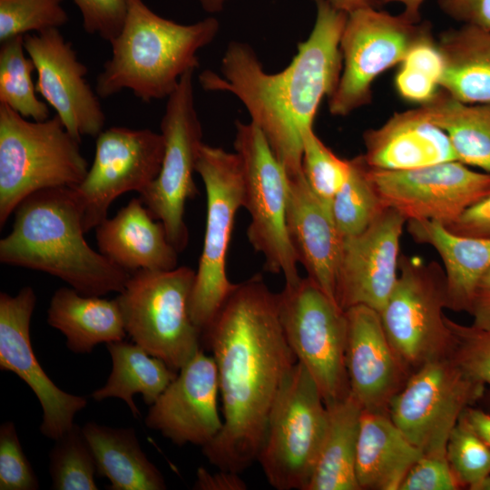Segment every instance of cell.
I'll return each instance as SVG.
<instances>
[{"mask_svg": "<svg viewBox=\"0 0 490 490\" xmlns=\"http://www.w3.org/2000/svg\"><path fill=\"white\" fill-rule=\"evenodd\" d=\"M25 54L23 35L1 42L0 103L25 118L44 121L49 118V108L36 95L32 78L34 65Z\"/></svg>", "mask_w": 490, "mask_h": 490, "instance_id": "33", "label": "cell"}, {"mask_svg": "<svg viewBox=\"0 0 490 490\" xmlns=\"http://www.w3.org/2000/svg\"><path fill=\"white\" fill-rule=\"evenodd\" d=\"M444 69L439 87L466 103H490V32L463 24L437 41Z\"/></svg>", "mask_w": 490, "mask_h": 490, "instance_id": "29", "label": "cell"}, {"mask_svg": "<svg viewBox=\"0 0 490 490\" xmlns=\"http://www.w3.org/2000/svg\"><path fill=\"white\" fill-rule=\"evenodd\" d=\"M328 407V426L307 490H359L356 454L360 404L349 394Z\"/></svg>", "mask_w": 490, "mask_h": 490, "instance_id": "30", "label": "cell"}, {"mask_svg": "<svg viewBox=\"0 0 490 490\" xmlns=\"http://www.w3.org/2000/svg\"><path fill=\"white\" fill-rule=\"evenodd\" d=\"M420 107L446 132L457 161L490 173V103H463L440 89Z\"/></svg>", "mask_w": 490, "mask_h": 490, "instance_id": "32", "label": "cell"}, {"mask_svg": "<svg viewBox=\"0 0 490 490\" xmlns=\"http://www.w3.org/2000/svg\"><path fill=\"white\" fill-rule=\"evenodd\" d=\"M445 309L444 268L437 261L401 253L397 282L379 315L390 344L410 374L450 356L453 336Z\"/></svg>", "mask_w": 490, "mask_h": 490, "instance_id": "8", "label": "cell"}, {"mask_svg": "<svg viewBox=\"0 0 490 490\" xmlns=\"http://www.w3.org/2000/svg\"><path fill=\"white\" fill-rule=\"evenodd\" d=\"M314 2L313 28L280 72H266L248 44L233 41L220 74L206 70L200 75L206 91L230 93L244 104L289 177L303 173V136L313 128L322 100L335 92L342 70L339 44L348 15L326 0Z\"/></svg>", "mask_w": 490, "mask_h": 490, "instance_id": "2", "label": "cell"}, {"mask_svg": "<svg viewBox=\"0 0 490 490\" xmlns=\"http://www.w3.org/2000/svg\"><path fill=\"white\" fill-rule=\"evenodd\" d=\"M468 314L473 317L474 327L490 330V269L475 289Z\"/></svg>", "mask_w": 490, "mask_h": 490, "instance_id": "48", "label": "cell"}, {"mask_svg": "<svg viewBox=\"0 0 490 490\" xmlns=\"http://www.w3.org/2000/svg\"><path fill=\"white\" fill-rule=\"evenodd\" d=\"M445 227L460 236L490 239V194L468 207L456 221Z\"/></svg>", "mask_w": 490, "mask_h": 490, "instance_id": "46", "label": "cell"}, {"mask_svg": "<svg viewBox=\"0 0 490 490\" xmlns=\"http://www.w3.org/2000/svg\"><path fill=\"white\" fill-rule=\"evenodd\" d=\"M287 183L286 224L298 262L303 265L307 277L337 303L344 238L303 173L287 175Z\"/></svg>", "mask_w": 490, "mask_h": 490, "instance_id": "22", "label": "cell"}, {"mask_svg": "<svg viewBox=\"0 0 490 490\" xmlns=\"http://www.w3.org/2000/svg\"><path fill=\"white\" fill-rule=\"evenodd\" d=\"M93 162L72 187L87 232L107 217L112 202L127 191L142 192L157 177L163 154L162 133L113 126L96 137Z\"/></svg>", "mask_w": 490, "mask_h": 490, "instance_id": "15", "label": "cell"}, {"mask_svg": "<svg viewBox=\"0 0 490 490\" xmlns=\"http://www.w3.org/2000/svg\"><path fill=\"white\" fill-rule=\"evenodd\" d=\"M406 228L414 241L431 246L441 258L447 309L468 313L475 289L490 269V239L460 236L428 220H407Z\"/></svg>", "mask_w": 490, "mask_h": 490, "instance_id": "25", "label": "cell"}, {"mask_svg": "<svg viewBox=\"0 0 490 490\" xmlns=\"http://www.w3.org/2000/svg\"><path fill=\"white\" fill-rule=\"evenodd\" d=\"M450 18L490 32V0H438Z\"/></svg>", "mask_w": 490, "mask_h": 490, "instance_id": "45", "label": "cell"}, {"mask_svg": "<svg viewBox=\"0 0 490 490\" xmlns=\"http://www.w3.org/2000/svg\"><path fill=\"white\" fill-rule=\"evenodd\" d=\"M406 223L398 211L385 207L363 232L344 238L336 288L343 310L358 305L382 310L398 277Z\"/></svg>", "mask_w": 490, "mask_h": 490, "instance_id": "18", "label": "cell"}, {"mask_svg": "<svg viewBox=\"0 0 490 490\" xmlns=\"http://www.w3.org/2000/svg\"><path fill=\"white\" fill-rule=\"evenodd\" d=\"M35 303V293L28 286L15 296L0 293V368L14 372L31 387L43 408L40 431L56 440L74 425L75 414L87 400L60 389L36 359L30 339Z\"/></svg>", "mask_w": 490, "mask_h": 490, "instance_id": "19", "label": "cell"}, {"mask_svg": "<svg viewBox=\"0 0 490 490\" xmlns=\"http://www.w3.org/2000/svg\"><path fill=\"white\" fill-rule=\"evenodd\" d=\"M83 435L95 459L97 475L110 481V490H164L160 470L142 451L132 427H110L88 422Z\"/></svg>", "mask_w": 490, "mask_h": 490, "instance_id": "28", "label": "cell"}, {"mask_svg": "<svg viewBox=\"0 0 490 490\" xmlns=\"http://www.w3.org/2000/svg\"><path fill=\"white\" fill-rule=\"evenodd\" d=\"M62 0H0V42L65 24Z\"/></svg>", "mask_w": 490, "mask_h": 490, "instance_id": "38", "label": "cell"}, {"mask_svg": "<svg viewBox=\"0 0 490 490\" xmlns=\"http://www.w3.org/2000/svg\"><path fill=\"white\" fill-rule=\"evenodd\" d=\"M301 162L309 187L331 214L333 198L350 174L351 159L336 155L312 128L303 136Z\"/></svg>", "mask_w": 490, "mask_h": 490, "instance_id": "36", "label": "cell"}, {"mask_svg": "<svg viewBox=\"0 0 490 490\" xmlns=\"http://www.w3.org/2000/svg\"><path fill=\"white\" fill-rule=\"evenodd\" d=\"M462 416L475 434L490 447V415L472 406L464 411Z\"/></svg>", "mask_w": 490, "mask_h": 490, "instance_id": "49", "label": "cell"}, {"mask_svg": "<svg viewBox=\"0 0 490 490\" xmlns=\"http://www.w3.org/2000/svg\"><path fill=\"white\" fill-rule=\"evenodd\" d=\"M431 30L428 22L415 23L368 6L347 15L340 38L342 70L338 83L328 98L329 113L347 116L372 98L377 76L400 64L410 47Z\"/></svg>", "mask_w": 490, "mask_h": 490, "instance_id": "13", "label": "cell"}, {"mask_svg": "<svg viewBox=\"0 0 490 490\" xmlns=\"http://www.w3.org/2000/svg\"><path fill=\"white\" fill-rule=\"evenodd\" d=\"M345 313L349 394L363 410L388 415L391 400L411 374L390 344L379 312L358 305Z\"/></svg>", "mask_w": 490, "mask_h": 490, "instance_id": "21", "label": "cell"}, {"mask_svg": "<svg viewBox=\"0 0 490 490\" xmlns=\"http://www.w3.org/2000/svg\"><path fill=\"white\" fill-rule=\"evenodd\" d=\"M195 274L187 266L140 270L115 298L132 341L177 372L201 349V332L190 313Z\"/></svg>", "mask_w": 490, "mask_h": 490, "instance_id": "6", "label": "cell"}, {"mask_svg": "<svg viewBox=\"0 0 490 490\" xmlns=\"http://www.w3.org/2000/svg\"><path fill=\"white\" fill-rule=\"evenodd\" d=\"M383 5L397 3L403 6L402 14L409 20L420 22V10L426 0H377Z\"/></svg>", "mask_w": 490, "mask_h": 490, "instance_id": "50", "label": "cell"}, {"mask_svg": "<svg viewBox=\"0 0 490 490\" xmlns=\"http://www.w3.org/2000/svg\"><path fill=\"white\" fill-rule=\"evenodd\" d=\"M95 229L99 251L130 274L178 267L179 251L170 242L162 221L152 217L139 197Z\"/></svg>", "mask_w": 490, "mask_h": 490, "instance_id": "24", "label": "cell"}, {"mask_svg": "<svg viewBox=\"0 0 490 490\" xmlns=\"http://www.w3.org/2000/svg\"><path fill=\"white\" fill-rule=\"evenodd\" d=\"M446 456L461 489L476 490L490 476V447L462 415L449 435Z\"/></svg>", "mask_w": 490, "mask_h": 490, "instance_id": "37", "label": "cell"}, {"mask_svg": "<svg viewBox=\"0 0 490 490\" xmlns=\"http://www.w3.org/2000/svg\"><path fill=\"white\" fill-rule=\"evenodd\" d=\"M27 55L37 74L36 92L54 108L68 132L81 142L97 137L105 114L86 80L87 67L58 28L24 35Z\"/></svg>", "mask_w": 490, "mask_h": 490, "instance_id": "17", "label": "cell"}, {"mask_svg": "<svg viewBox=\"0 0 490 490\" xmlns=\"http://www.w3.org/2000/svg\"><path fill=\"white\" fill-rule=\"evenodd\" d=\"M39 482L24 455L15 424L0 426V490H36Z\"/></svg>", "mask_w": 490, "mask_h": 490, "instance_id": "40", "label": "cell"}, {"mask_svg": "<svg viewBox=\"0 0 490 490\" xmlns=\"http://www.w3.org/2000/svg\"><path fill=\"white\" fill-rule=\"evenodd\" d=\"M453 346L450 358L471 378L490 388V330L456 322L446 316Z\"/></svg>", "mask_w": 490, "mask_h": 490, "instance_id": "39", "label": "cell"}, {"mask_svg": "<svg viewBox=\"0 0 490 490\" xmlns=\"http://www.w3.org/2000/svg\"><path fill=\"white\" fill-rule=\"evenodd\" d=\"M485 387L450 357L432 360L410 375L391 400L388 416L423 454L446 455L452 429Z\"/></svg>", "mask_w": 490, "mask_h": 490, "instance_id": "14", "label": "cell"}, {"mask_svg": "<svg viewBox=\"0 0 490 490\" xmlns=\"http://www.w3.org/2000/svg\"><path fill=\"white\" fill-rule=\"evenodd\" d=\"M384 208L362 155L351 159L350 174L331 203V216L342 237L363 232Z\"/></svg>", "mask_w": 490, "mask_h": 490, "instance_id": "34", "label": "cell"}, {"mask_svg": "<svg viewBox=\"0 0 490 490\" xmlns=\"http://www.w3.org/2000/svg\"><path fill=\"white\" fill-rule=\"evenodd\" d=\"M12 231L0 240V261L55 276L85 296L120 293L130 273L86 242L72 187L36 191L15 210Z\"/></svg>", "mask_w": 490, "mask_h": 490, "instance_id": "3", "label": "cell"}, {"mask_svg": "<svg viewBox=\"0 0 490 490\" xmlns=\"http://www.w3.org/2000/svg\"><path fill=\"white\" fill-rule=\"evenodd\" d=\"M47 322L65 336L67 348L79 354L90 353L101 343L123 340L127 334L116 299L85 296L71 287L54 293Z\"/></svg>", "mask_w": 490, "mask_h": 490, "instance_id": "27", "label": "cell"}, {"mask_svg": "<svg viewBox=\"0 0 490 490\" xmlns=\"http://www.w3.org/2000/svg\"><path fill=\"white\" fill-rule=\"evenodd\" d=\"M476 490H490V476L484 480L476 488Z\"/></svg>", "mask_w": 490, "mask_h": 490, "instance_id": "53", "label": "cell"}, {"mask_svg": "<svg viewBox=\"0 0 490 490\" xmlns=\"http://www.w3.org/2000/svg\"><path fill=\"white\" fill-rule=\"evenodd\" d=\"M228 0H198L202 8L208 13H219Z\"/></svg>", "mask_w": 490, "mask_h": 490, "instance_id": "52", "label": "cell"}, {"mask_svg": "<svg viewBox=\"0 0 490 490\" xmlns=\"http://www.w3.org/2000/svg\"><path fill=\"white\" fill-rule=\"evenodd\" d=\"M78 7L83 27L111 42L120 33L125 20L128 0H73Z\"/></svg>", "mask_w": 490, "mask_h": 490, "instance_id": "41", "label": "cell"}, {"mask_svg": "<svg viewBox=\"0 0 490 490\" xmlns=\"http://www.w3.org/2000/svg\"><path fill=\"white\" fill-rule=\"evenodd\" d=\"M395 87L401 98L420 105L431 101L438 93V83L428 74L400 65L396 74Z\"/></svg>", "mask_w": 490, "mask_h": 490, "instance_id": "43", "label": "cell"}, {"mask_svg": "<svg viewBox=\"0 0 490 490\" xmlns=\"http://www.w3.org/2000/svg\"><path fill=\"white\" fill-rule=\"evenodd\" d=\"M400 65L419 70L434 78L439 84L444 61L437 41L434 40L431 30L410 47Z\"/></svg>", "mask_w": 490, "mask_h": 490, "instance_id": "44", "label": "cell"}, {"mask_svg": "<svg viewBox=\"0 0 490 490\" xmlns=\"http://www.w3.org/2000/svg\"><path fill=\"white\" fill-rule=\"evenodd\" d=\"M79 143L56 114L29 121L0 103L1 227L29 195L83 180L89 169Z\"/></svg>", "mask_w": 490, "mask_h": 490, "instance_id": "5", "label": "cell"}, {"mask_svg": "<svg viewBox=\"0 0 490 490\" xmlns=\"http://www.w3.org/2000/svg\"><path fill=\"white\" fill-rule=\"evenodd\" d=\"M336 9L347 15L358 9L375 6L377 0H326Z\"/></svg>", "mask_w": 490, "mask_h": 490, "instance_id": "51", "label": "cell"}, {"mask_svg": "<svg viewBox=\"0 0 490 490\" xmlns=\"http://www.w3.org/2000/svg\"><path fill=\"white\" fill-rule=\"evenodd\" d=\"M211 473L203 467L197 470L193 488L197 490H245L247 485L239 473L220 469Z\"/></svg>", "mask_w": 490, "mask_h": 490, "instance_id": "47", "label": "cell"}, {"mask_svg": "<svg viewBox=\"0 0 490 490\" xmlns=\"http://www.w3.org/2000/svg\"><path fill=\"white\" fill-rule=\"evenodd\" d=\"M193 73L187 72L167 98L161 122L164 140L161 169L155 180L139 193L152 217L162 221L170 242L179 252L188 245L185 205L197 194L193 173L203 144L195 107Z\"/></svg>", "mask_w": 490, "mask_h": 490, "instance_id": "12", "label": "cell"}, {"mask_svg": "<svg viewBox=\"0 0 490 490\" xmlns=\"http://www.w3.org/2000/svg\"><path fill=\"white\" fill-rule=\"evenodd\" d=\"M328 426V407L299 362L284 380L270 409L257 456L278 490H307Z\"/></svg>", "mask_w": 490, "mask_h": 490, "instance_id": "7", "label": "cell"}, {"mask_svg": "<svg viewBox=\"0 0 490 490\" xmlns=\"http://www.w3.org/2000/svg\"><path fill=\"white\" fill-rule=\"evenodd\" d=\"M196 172L204 184L207 214L190 313L202 333L235 285L227 277L226 256L235 215L243 205V172L236 152L203 142Z\"/></svg>", "mask_w": 490, "mask_h": 490, "instance_id": "9", "label": "cell"}, {"mask_svg": "<svg viewBox=\"0 0 490 490\" xmlns=\"http://www.w3.org/2000/svg\"><path fill=\"white\" fill-rule=\"evenodd\" d=\"M106 348L112 358V371L104 386L94 390L92 397L95 401L120 398L138 417L140 412L133 395H142L145 404L152 405L178 372L136 343L121 340L107 343Z\"/></svg>", "mask_w": 490, "mask_h": 490, "instance_id": "31", "label": "cell"}, {"mask_svg": "<svg viewBox=\"0 0 490 490\" xmlns=\"http://www.w3.org/2000/svg\"><path fill=\"white\" fill-rule=\"evenodd\" d=\"M201 336L215 361L222 427L202 446L217 468L241 473L263 442L275 398L298 362L284 336L279 298L261 275L235 283Z\"/></svg>", "mask_w": 490, "mask_h": 490, "instance_id": "1", "label": "cell"}, {"mask_svg": "<svg viewBox=\"0 0 490 490\" xmlns=\"http://www.w3.org/2000/svg\"><path fill=\"white\" fill-rule=\"evenodd\" d=\"M219 28L214 17L182 24L157 15L142 0H128L95 93L108 98L128 89L145 103L168 98L181 78L198 67L197 53L214 40Z\"/></svg>", "mask_w": 490, "mask_h": 490, "instance_id": "4", "label": "cell"}, {"mask_svg": "<svg viewBox=\"0 0 490 490\" xmlns=\"http://www.w3.org/2000/svg\"><path fill=\"white\" fill-rule=\"evenodd\" d=\"M368 175L383 206L396 210L407 221L428 220L447 226L490 194V173L459 161L405 171L368 167Z\"/></svg>", "mask_w": 490, "mask_h": 490, "instance_id": "16", "label": "cell"}, {"mask_svg": "<svg viewBox=\"0 0 490 490\" xmlns=\"http://www.w3.org/2000/svg\"><path fill=\"white\" fill-rule=\"evenodd\" d=\"M461 489L446 455L423 454L404 477L399 490Z\"/></svg>", "mask_w": 490, "mask_h": 490, "instance_id": "42", "label": "cell"}, {"mask_svg": "<svg viewBox=\"0 0 490 490\" xmlns=\"http://www.w3.org/2000/svg\"><path fill=\"white\" fill-rule=\"evenodd\" d=\"M422 455L388 415L362 411L356 454L359 490H399Z\"/></svg>", "mask_w": 490, "mask_h": 490, "instance_id": "26", "label": "cell"}, {"mask_svg": "<svg viewBox=\"0 0 490 490\" xmlns=\"http://www.w3.org/2000/svg\"><path fill=\"white\" fill-rule=\"evenodd\" d=\"M279 317L297 361L309 373L326 405L349 395L346 368L347 317L310 279L285 284Z\"/></svg>", "mask_w": 490, "mask_h": 490, "instance_id": "10", "label": "cell"}, {"mask_svg": "<svg viewBox=\"0 0 490 490\" xmlns=\"http://www.w3.org/2000/svg\"><path fill=\"white\" fill-rule=\"evenodd\" d=\"M50 452L52 489L97 490V467L83 428L74 424L57 438Z\"/></svg>", "mask_w": 490, "mask_h": 490, "instance_id": "35", "label": "cell"}, {"mask_svg": "<svg viewBox=\"0 0 490 490\" xmlns=\"http://www.w3.org/2000/svg\"><path fill=\"white\" fill-rule=\"evenodd\" d=\"M218 371L212 356L200 349L151 405L145 425L173 444H209L222 427L218 411Z\"/></svg>", "mask_w": 490, "mask_h": 490, "instance_id": "20", "label": "cell"}, {"mask_svg": "<svg viewBox=\"0 0 490 490\" xmlns=\"http://www.w3.org/2000/svg\"><path fill=\"white\" fill-rule=\"evenodd\" d=\"M234 139L243 172V205L250 213L247 237L263 256L265 270L283 274L285 284L300 279L287 224V172L261 131L237 121Z\"/></svg>", "mask_w": 490, "mask_h": 490, "instance_id": "11", "label": "cell"}, {"mask_svg": "<svg viewBox=\"0 0 490 490\" xmlns=\"http://www.w3.org/2000/svg\"><path fill=\"white\" fill-rule=\"evenodd\" d=\"M363 141L362 157L371 169L405 171L457 161L446 132L420 106L396 113L378 128L366 131Z\"/></svg>", "mask_w": 490, "mask_h": 490, "instance_id": "23", "label": "cell"}]
</instances>
